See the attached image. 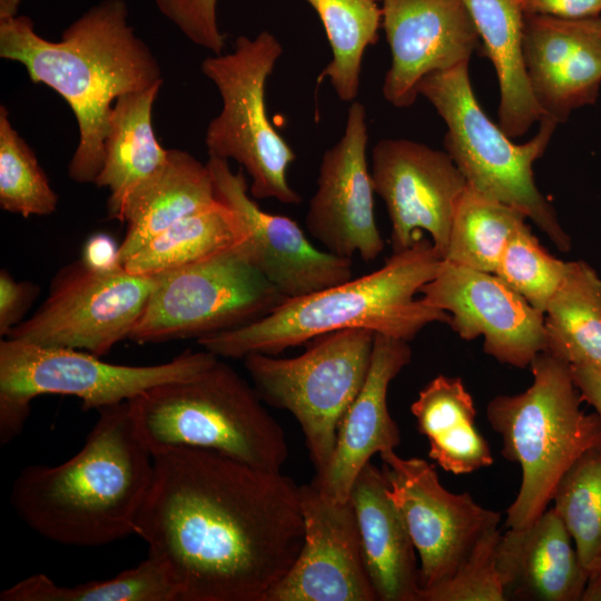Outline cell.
Instances as JSON below:
<instances>
[{
	"mask_svg": "<svg viewBox=\"0 0 601 601\" xmlns=\"http://www.w3.org/2000/svg\"><path fill=\"white\" fill-rule=\"evenodd\" d=\"M58 195L38 162L36 154L0 106V207L23 217L56 211Z\"/></svg>",
	"mask_w": 601,
	"mask_h": 601,
	"instance_id": "obj_34",
	"label": "cell"
},
{
	"mask_svg": "<svg viewBox=\"0 0 601 601\" xmlns=\"http://www.w3.org/2000/svg\"><path fill=\"white\" fill-rule=\"evenodd\" d=\"M574 383L583 401L601 416V371L571 366Z\"/></svg>",
	"mask_w": 601,
	"mask_h": 601,
	"instance_id": "obj_41",
	"label": "cell"
},
{
	"mask_svg": "<svg viewBox=\"0 0 601 601\" xmlns=\"http://www.w3.org/2000/svg\"><path fill=\"white\" fill-rule=\"evenodd\" d=\"M0 601H178L164 564L149 555L138 565L107 580L60 585L39 573L0 593Z\"/></svg>",
	"mask_w": 601,
	"mask_h": 601,
	"instance_id": "obj_32",
	"label": "cell"
},
{
	"mask_svg": "<svg viewBox=\"0 0 601 601\" xmlns=\"http://www.w3.org/2000/svg\"><path fill=\"white\" fill-rule=\"evenodd\" d=\"M248 238L239 216L217 200L215 205L174 223L122 266L131 274L156 276L214 257Z\"/></svg>",
	"mask_w": 601,
	"mask_h": 601,
	"instance_id": "obj_29",
	"label": "cell"
},
{
	"mask_svg": "<svg viewBox=\"0 0 601 601\" xmlns=\"http://www.w3.org/2000/svg\"><path fill=\"white\" fill-rule=\"evenodd\" d=\"M411 358L407 341L375 334L366 380L342 417L332 460L312 481L326 494L349 500L353 484L371 457L400 445L401 433L388 412L387 391Z\"/></svg>",
	"mask_w": 601,
	"mask_h": 601,
	"instance_id": "obj_21",
	"label": "cell"
},
{
	"mask_svg": "<svg viewBox=\"0 0 601 601\" xmlns=\"http://www.w3.org/2000/svg\"><path fill=\"white\" fill-rule=\"evenodd\" d=\"M371 174L391 220L393 253L410 248L426 231L444 259L467 186L450 155L411 139L385 138L372 149Z\"/></svg>",
	"mask_w": 601,
	"mask_h": 601,
	"instance_id": "obj_14",
	"label": "cell"
},
{
	"mask_svg": "<svg viewBox=\"0 0 601 601\" xmlns=\"http://www.w3.org/2000/svg\"><path fill=\"white\" fill-rule=\"evenodd\" d=\"M391 50L383 96L397 108L412 106L428 73L470 61L480 36L463 0H378Z\"/></svg>",
	"mask_w": 601,
	"mask_h": 601,
	"instance_id": "obj_19",
	"label": "cell"
},
{
	"mask_svg": "<svg viewBox=\"0 0 601 601\" xmlns=\"http://www.w3.org/2000/svg\"><path fill=\"white\" fill-rule=\"evenodd\" d=\"M217 359L204 349L186 351L156 365H119L80 349L6 337L0 342V443L7 445L22 432L37 396H75L85 411H99L155 386L190 377Z\"/></svg>",
	"mask_w": 601,
	"mask_h": 601,
	"instance_id": "obj_8",
	"label": "cell"
},
{
	"mask_svg": "<svg viewBox=\"0 0 601 601\" xmlns=\"http://www.w3.org/2000/svg\"><path fill=\"white\" fill-rule=\"evenodd\" d=\"M0 57L23 65L33 83L50 87L71 108L79 141L68 176L78 184H93L101 170L117 98L164 82L157 58L128 23L125 0L91 6L59 41L39 36L27 16L0 19Z\"/></svg>",
	"mask_w": 601,
	"mask_h": 601,
	"instance_id": "obj_2",
	"label": "cell"
},
{
	"mask_svg": "<svg viewBox=\"0 0 601 601\" xmlns=\"http://www.w3.org/2000/svg\"><path fill=\"white\" fill-rule=\"evenodd\" d=\"M499 81V126L511 138L542 118L531 91L523 58L522 0H463Z\"/></svg>",
	"mask_w": 601,
	"mask_h": 601,
	"instance_id": "obj_25",
	"label": "cell"
},
{
	"mask_svg": "<svg viewBox=\"0 0 601 601\" xmlns=\"http://www.w3.org/2000/svg\"><path fill=\"white\" fill-rule=\"evenodd\" d=\"M532 384L514 395H497L486 405V420L502 439V455L518 463L522 479L506 510L508 529L530 525L552 501L570 465L601 440V416L587 414L571 365L548 351L530 366Z\"/></svg>",
	"mask_w": 601,
	"mask_h": 601,
	"instance_id": "obj_6",
	"label": "cell"
},
{
	"mask_svg": "<svg viewBox=\"0 0 601 601\" xmlns=\"http://www.w3.org/2000/svg\"><path fill=\"white\" fill-rule=\"evenodd\" d=\"M159 12L190 42L213 55L223 53L225 36L217 18V0H154Z\"/></svg>",
	"mask_w": 601,
	"mask_h": 601,
	"instance_id": "obj_37",
	"label": "cell"
},
{
	"mask_svg": "<svg viewBox=\"0 0 601 601\" xmlns=\"http://www.w3.org/2000/svg\"><path fill=\"white\" fill-rule=\"evenodd\" d=\"M154 456L136 524L178 601H266L304 543L299 486L203 449Z\"/></svg>",
	"mask_w": 601,
	"mask_h": 601,
	"instance_id": "obj_1",
	"label": "cell"
},
{
	"mask_svg": "<svg viewBox=\"0 0 601 601\" xmlns=\"http://www.w3.org/2000/svg\"><path fill=\"white\" fill-rule=\"evenodd\" d=\"M39 293L31 282L16 280L8 270L0 272V335L8 336L23 321V316Z\"/></svg>",
	"mask_w": 601,
	"mask_h": 601,
	"instance_id": "obj_38",
	"label": "cell"
},
{
	"mask_svg": "<svg viewBox=\"0 0 601 601\" xmlns=\"http://www.w3.org/2000/svg\"><path fill=\"white\" fill-rule=\"evenodd\" d=\"M469 62L431 72L417 87L418 96L426 98L446 124L445 151L469 186L520 210L560 252H570L571 237L539 190L533 174V165L543 156L558 122L543 116L533 138L514 144L479 105Z\"/></svg>",
	"mask_w": 601,
	"mask_h": 601,
	"instance_id": "obj_7",
	"label": "cell"
},
{
	"mask_svg": "<svg viewBox=\"0 0 601 601\" xmlns=\"http://www.w3.org/2000/svg\"><path fill=\"white\" fill-rule=\"evenodd\" d=\"M366 110L354 100L341 139L321 160L305 226L323 249L344 258L376 259L384 240L374 215V185L367 162Z\"/></svg>",
	"mask_w": 601,
	"mask_h": 601,
	"instance_id": "obj_16",
	"label": "cell"
},
{
	"mask_svg": "<svg viewBox=\"0 0 601 601\" xmlns=\"http://www.w3.org/2000/svg\"><path fill=\"white\" fill-rule=\"evenodd\" d=\"M144 445L210 450L254 467L282 472L288 456L283 427L254 386L218 359L184 380L155 386L129 401Z\"/></svg>",
	"mask_w": 601,
	"mask_h": 601,
	"instance_id": "obj_5",
	"label": "cell"
},
{
	"mask_svg": "<svg viewBox=\"0 0 601 601\" xmlns=\"http://www.w3.org/2000/svg\"><path fill=\"white\" fill-rule=\"evenodd\" d=\"M302 550L266 601H377L354 508L311 482L299 486Z\"/></svg>",
	"mask_w": 601,
	"mask_h": 601,
	"instance_id": "obj_17",
	"label": "cell"
},
{
	"mask_svg": "<svg viewBox=\"0 0 601 601\" xmlns=\"http://www.w3.org/2000/svg\"><path fill=\"white\" fill-rule=\"evenodd\" d=\"M582 601H601V569L589 577Z\"/></svg>",
	"mask_w": 601,
	"mask_h": 601,
	"instance_id": "obj_42",
	"label": "cell"
},
{
	"mask_svg": "<svg viewBox=\"0 0 601 601\" xmlns=\"http://www.w3.org/2000/svg\"><path fill=\"white\" fill-rule=\"evenodd\" d=\"M21 0H0V19L18 16Z\"/></svg>",
	"mask_w": 601,
	"mask_h": 601,
	"instance_id": "obj_43",
	"label": "cell"
},
{
	"mask_svg": "<svg viewBox=\"0 0 601 601\" xmlns=\"http://www.w3.org/2000/svg\"><path fill=\"white\" fill-rule=\"evenodd\" d=\"M523 58L531 91L555 122L597 101L601 87L600 17L524 13Z\"/></svg>",
	"mask_w": 601,
	"mask_h": 601,
	"instance_id": "obj_20",
	"label": "cell"
},
{
	"mask_svg": "<svg viewBox=\"0 0 601 601\" xmlns=\"http://www.w3.org/2000/svg\"><path fill=\"white\" fill-rule=\"evenodd\" d=\"M354 508L367 573L380 601H418L415 546L388 495L385 474L368 462L357 475Z\"/></svg>",
	"mask_w": 601,
	"mask_h": 601,
	"instance_id": "obj_23",
	"label": "cell"
},
{
	"mask_svg": "<svg viewBox=\"0 0 601 601\" xmlns=\"http://www.w3.org/2000/svg\"><path fill=\"white\" fill-rule=\"evenodd\" d=\"M155 282L124 267L96 272L79 259L56 274L40 307L6 337L104 356L129 338Z\"/></svg>",
	"mask_w": 601,
	"mask_h": 601,
	"instance_id": "obj_12",
	"label": "cell"
},
{
	"mask_svg": "<svg viewBox=\"0 0 601 601\" xmlns=\"http://www.w3.org/2000/svg\"><path fill=\"white\" fill-rule=\"evenodd\" d=\"M282 53L276 36L263 30L254 38L237 37L230 52L203 60L200 70L223 104L207 126L205 144L209 156L233 159L246 170L254 199L298 205L303 198L287 180L296 155L270 122L266 107V83Z\"/></svg>",
	"mask_w": 601,
	"mask_h": 601,
	"instance_id": "obj_9",
	"label": "cell"
},
{
	"mask_svg": "<svg viewBox=\"0 0 601 601\" xmlns=\"http://www.w3.org/2000/svg\"><path fill=\"white\" fill-rule=\"evenodd\" d=\"M388 495L400 510L420 556L418 597L449 580L477 543L499 529L501 513L477 504L467 493H452L433 465L381 453Z\"/></svg>",
	"mask_w": 601,
	"mask_h": 601,
	"instance_id": "obj_13",
	"label": "cell"
},
{
	"mask_svg": "<svg viewBox=\"0 0 601 601\" xmlns=\"http://www.w3.org/2000/svg\"><path fill=\"white\" fill-rule=\"evenodd\" d=\"M374 339L371 329L346 328L314 338L295 357L243 358L262 401L288 411L300 425L316 475L327 469L342 417L366 380Z\"/></svg>",
	"mask_w": 601,
	"mask_h": 601,
	"instance_id": "obj_10",
	"label": "cell"
},
{
	"mask_svg": "<svg viewBox=\"0 0 601 601\" xmlns=\"http://www.w3.org/2000/svg\"><path fill=\"white\" fill-rule=\"evenodd\" d=\"M421 299L450 315V327L464 341L483 337V349L518 368L548 349L544 314L495 274L443 260Z\"/></svg>",
	"mask_w": 601,
	"mask_h": 601,
	"instance_id": "obj_15",
	"label": "cell"
},
{
	"mask_svg": "<svg viewBox=\"0 0 601 601\" xmlns=\"http://www.w3.org/2000/svg\"><path fill=\"white\" fill-rule=\"evenodd\" d=\"M318 14L332 49V60L318 76L328 78L336 96L353 102L359 89L366 48L378 39V0H305Z\"/></svg>",
	"mask_w": 601,
	"mask_h": 601,
	"instance_id": "obj_30",
	"label": "cell"
},
{
	"mask_svg": "<svg viewBox=\"0 0 601 601\" xmlns=\"http://www.w3.org/2000/svg\"><path fill=\"white\" fill-rule=\"evenodd\" d=\"M568 263L550 255L525 223L509 239L494 274L544 314Z\"/></svg>",
	"mask_w": 601,
	"mask_h": 601,
	"instance_id": "obj_35",
	"label": "cell"
},
{
	"mask_svg": "<svg viewBox=\"0 0 601 601\" xmlns=\"http://www.w3.org/2000/svg\"><path fill=\"white\" fill-rule=\"evenodd\" d=\"M551 502L590 577L601 569V440L564 472Z\"/></svg>",
	"mask_w": 601,
	"mask_h": 601,
	"instance_id": "obj_33",
	"label": "cell"
},
{
	"mask_svg": "<svg viewBox=\"0 0 601 601\" xmlns=\"http://www.w3.org/2000/svg\"><path fill=\"white\" fill-rule=\"evenodd\" d=\"M217 203L207 164L180 149H169L162 169L134 190L109 218L127 223L120 263L180 218Z\"/></svg>",
	"mask_w": 601,
	"mask_h": 601,
	"instance_id": "obj_24",
	"label": "cell"
},
{
	"mask_svg": "<svg viewBox=\"0 0 601 601\" xmlns=\"http://www.w3.org/2000/svg\"><path fill=\"white\" fill-rule=\"evenodd\" d=\"M544 324L549 353L571 366L601 371V277L590 264L568 263Z\"/></svg>",
	"mask_w": 601,
	"mask_h": 601,
	"instance_id": "obj_28",
	"label": "cell"
},
{
	"mask_svg": "<svg viewBox=\"0 0 601 601\" xmlns=\"http://www.w3.org/2000/svg\"><path fill=\"white\" fill-rule=\"evenodd\" d=\"M600 23H601V17H600Z\"/></svg>",
	"mask_w": 601,
	"mask_h": 601,
	"instance_id": "obj_44",
	"label": "cell"
},
{
	"mask_svg": "<svg viewBox=\"0 0 601 601\" xmlns=\"http://www.w3.org/2000/svg\"><path fill=\"white\" fill-rule=\"evenodd\" d=\"M500 529L487 533L445 582L422 592L418 601H505L496 565Z\"/></svg>",
	"mask_w": 601,
	"mask_h": 601,
	"instance_id": "obj_36",
	"label": "cell"
},
{
	"mask_svg": "<svg viewBox=\"0 0 601 601\" xmlns=\"http://www.w3.org/2000/svg\"><path fill=\"white\" fill-rule=\"evenodd\" d=\"M443 257L431 239L393 253L377 270L325 289L288 298L266 316L235 329L204 336L197 343L217 357L244 358L254 353L277 355L318 336L367 328L410 342L450 315L426 305L416 294L432 280Z\"/></svg>",
	"mask_w": 601,
	"mask_h": 601,
	"instance_id": "obj_4",
	"label": "cell"
},
{
	"mask_svg": "<svg viewBox=\"0 0 601 601\" xmlns=\"http://www.w3.org/2000/svg\"><path fill=\"white\" fill-rule=\"evenodd\" d=\"M82 447L66 462L29 465L10 501L35 532L72 546H100L136 534L154 456L138 437L129 401L98 411Z\"/></svg>",
	"mask_w": 601,
	"mask_h": 601,
	"instance_id": "obj_3",
	"label": "cell"
},
{
	"mask_svg": "<svg viewBox=\"0 0 601 601\" xmlns=\"http://www.w3.org/2000/svg\"><path fill=\"white\" fill-rule=\"evenodd\" d=\"M524 13L562 19L601 17V0H522Z\"/></svg>",
	"mask_w": 601,
	"mask_h": 601,
	"instance_id": "obj_39",
	"label": "cell"
},
{
	"mask_svg": "<svg viewBox=\"0 0 601 601\" xmlns=\"http://www.w3.org/2000/svg\"><path fill=\"white\" fill-rule=\"evenodd\" d=\"M417 430L430 443V457L455 475L493 463L485 439L476 430L473 398L460 377L437 375L411 405Z\"/></svg>",
	"mask_w": 601,
	"mask_h": 601,
	"instance_id": "obj_27",
	"label": "cell"
},
{
	"mask_svg": "<svg viewBox=\"0 0 601 601\" xmlns=\"http://www.w3.org/2000/svg\"><path fill=\"white\" fill-rule=\"evenodd\" d=\"M246 243L156 275L128 339L138 344L198 339L253 323L286 300L253 264Z\"/></svg>",
	"mask_w": 601,
	"mask_h": 601,
	"instance_id": "obj_11",
	"label": "cell"
},
{
	"mask_svg": "<svg viewBox=\"0 0 601 601\" xmlns=\"http://www.w3.org/2000/svg\"><path fill=\"white\" fill-rule=\"evenodd\" d=\"M217 200L244 223L250 260L287 299L305 296L352 278V259L315 247L292 218L263 210L249 194L243 169L209 156Z\"/></svg>",
	"mask_w": 601,
	"mask_h": 601,
	"instance_id": "obj_18",
	"label": "cell"
},
{
	"mask_svg": "<svg viewBox=\"0 0 601 601\" xmlns=\"http://www.w3.org/2000/svg\"><path fill=\"white\" fill-rule=\"evenodd\" d=\"M496 565L505 601H582L589 578L553 508L501 533Z\"/></svg>",
	"mask_w": 601,
	"mask_h": 601,
	"instance_id": "obj_22",
	"label": "cell"
},
{
	"mask_svg": "<svg viewBox=\"0 0 601 601\" xmlns=\"http://www.w3.org/2000/svg\"><path fill=\"white\" fill-rule=\"evenodd\" d=\"M120 245L104 233L91 235L82 248L81 262L96 272H112L124 267L119 256Z\"/></svg>",
	"mask_w": 601,
	"mask_h": 601,
	"instance_id": "obj_40",
	"label": "cell"
},
{
	"mask_svg": "<svg viewBox=\"0 0 601 601\" xmlns=\"http://www.w3.org/2000/svg\"><path fill=\"white\" fill-rule=\"evenodd\" d=\"M162 82L126 93L115 101L105 137L104 164L95 180L110 191L114 211L134 190L159 173L169 157L152 128V107Z\"/></svg>",
	"mask_w": 601,
	"mask_h": 601,
	"instance_id": "obj_26",
	"label": "cell"
},
{
	"mask_svg": "<svg viewBox=\"0 0 601 601\" xmlns=\"http://www.w3.org/2000/svg\"><path fill=\"white\" fill-rule=\"evenodd\" d=\"M525 219L520 210L467 185L453 216L444 260L494 274L504 247Z\"/></svg>",
	"mask_w": 601,
	"mask_h": 601,
	"instance_id": "obj_31",
	"label": "cell"
}]
</instances>
